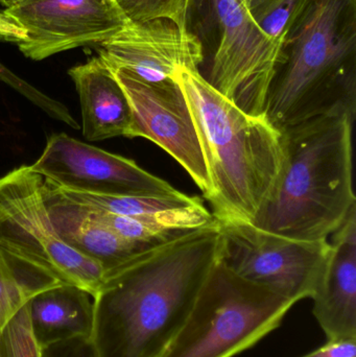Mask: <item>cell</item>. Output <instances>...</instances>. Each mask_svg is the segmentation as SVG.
<instances>
[{"mask_svg":"<svg viewBox=\"0 0 356 357\" xmlns=\"http://www.w3.org/2000/svg\"><path fill=\"white\" fill-rule=\"evenodd\" d=\"M332 254L313 314L327 341L356 340V208L332 234Z\"/></svg>","mask_w":356,"mask_h":357,"instance_id":"13","label":"cell"},{"mask_svg":"<svg viewBox=\"0 0 356 357\" xmlns=\"http://www.w3.org/2000/svg\"><path fill=\"white\" fill-rule=\"evenodd\" d=\"M240 1L245 2V3L247 4V1H248V0H240Z\"/></svg>","mask_w":356,"mask_h":357,"instance_id":"27","label":"cell"},{"mask_svg":"<svg viewBox=\"0 0 356 357\" xmlns=\"http://www.w3.org/2000/svg\"><path fill=\"white\" fill-rule=\"evenodd\" d=\"M41 357H98L89 337H75L41 347Z\"/></svg>","mask_w":356,"mask_h":357,"instance_id":"23","label":"cell"},{"mask_svg":"<svg viewBox=\"0 0 356 357\" xmlns=\"http://www.w3.org/2000/svg\"><path fill=\"white\" fill-rule=\"evenodd\" d=\"M219 226V260L232 272L295 303L315 297L332 254L328 239L298 241L240 220Z\"/></svg>","mask_w":356,"mask_h":357,"instance_id":"7","label":"cell"},{"mask_svg":"<svg viewBox=\"0 0 356 357\" xmlns=\"http://www.w3.org/2000/svg\"><path fill=\"white\" fill-rule=\"evenodd\" d=\"M355 117L328 113L281 130L284 161L255 226L298 241H326L356 208Z\"/></svg>","mask_w":356,"mask_h":357,"instance_id":"2","label":"cell"},{"mask_svg":"<svg viewBox=\"0 0 356 357\" xmlns=\"http://www.w3.org/2000/svg\"><path fill=\"white\" fill-rule=\"evenodd\" d=\"M43 197L50 220L61 238L82 255L100 264L106 275L152 247L121 238L96 220L88 208L67 199L56 185L44 178Z\"/></svg>","mask_w":356,"mask_h":357,"instance_id":"14","label":"cell"},{"mask_svg":"<svg viewBox=\"0 0 356 357\" xmlns=\"http://www.w3.org/2000/svg\"><path fill=\"white\" fill-rule=\"evenodd\" d=\"M26 37L25 29L6 12H0V40L20 43Z\"/></svg>","mask_w":356,"mask_h":357,"instance_id":"25","label":"cell"},{"mask_svg":"<svg viewBox=\"0 0 356 357\" xmlns=\"http://www.w3.org/2000/svg\"><path fill=\"white\" fill-rule=\"evenodd\" d=\"M68 75L79 94L84 137L88 142L127 137L131 107L108 65L94 56L69 69Z\"/></svg>","mask_w":356,"mask_h":357,"instance_id":"15","label":"cell"},{"mask_svg":"<svg viewBox=\"0 0 356 357\" xmlns=\"http://www.w3.org/2000/svg\"><path fill=\"white\" fill-rule=\"evenodd\" d=\"M29 310L40 347L91 333L93 297L79 287L61 284L42 291L29 300Z\"/></svg>","mask_w":356,"mask_h":357,"instance_id":"16","label":"cell"},{"mask_svg":"<svg viewBox=\"0 0 356 357\" xmlns=\"http://www.w3.org/2000/svg\"><path fill=\"white\" fill-rule=\"evenodd\" d=\"M0 79L16 89L19 93L24 96L25 98H29L31 102L37 105L39 108H41L44 112L47 113L52 119L62 121V123H66L73 129H79V123H77L75 117L70 114L68 109L64 105L36 89L35 87L15 75L1 63H0Z\"/></svg>","mask_w":356,"mask_h":357,"instance_id":"22","label":"cell"},{"mask_svg":"<svg viewBox=\"0 0 356 357\" xmlns=\"http://www.w3.org/2000/svg\"><path fill=\"white\" fill-rule=\"evenodd\" d=\"M61 284L52 275L0 248V331L31 298Z\"/></svg>","mask_w":356,"mask_h":357,"instance_id":"17","label":"cell"},{"mask_svg":"<svg viewBox=\"0 0 356 357\" xmlns=\"http://www.w3.org/2000/svg\"><path fill=\"white\" fill-rule=\"evenodd\" d=\"M295 302L217 260L162 357H234L280 326Z\"/></svg>","mask_w":356,"mask_h":357,"instance_id":"5","label":"cell"},{"mask_svg":"<svg viewBox=\"0 0 356 357\" xmlns=\"http://www.w3.org/2000/svg\"><path fill=\"white\" fill-rule=\"evenodd\" d=\"M219 258V226L188 231L106 275L93 296L98 357H162Z\"/></svg>","mask_w":356,"mask_h":357,"instance_id":"1","label":"cell"},{"mask_svg":"<svg viewBox=\"0 0 356 357\" xmlns=\"http://www.w3.org/2000/svg\"><path fill=\"white\" fill-rule=\"evenodd\" d=\"M0 248L93 297L106 272L56 232L43 197V178L31 165L0 177Z\"/></svg>","mask_w":356,"mask_h":357,"instance_id":"6","label":"cell"},{"mask_svg":"<svg viewBox=\"0 0 356 357\" xmlns=\"http://www.w3.org/2000/svg\"><path fill=\"white\" fill-rule=\"evenodd\" d=\"M200 0H115L127 21L165 19L182 29H189L190 16Z\"/></svg>","mask_w":356,"mask_h":357,"instance_id":"19","label":"cell"},{"mask_svg":"<svg viewBox=\"0 0 356 357\" xmlns=\"http://www.w3.org/2000/svg\"><path fill=\"white\" fill-rule=\"evenodd\" d=\"M111 70L131 107L127 137L146 138L160 146L185 169L208 199L212 191L208 169L194 119L178 84L154 85L125 71Z\"/></svg>","mask_w":356,"mask_h":357,"instance_id":"10","label":"cell"},{"mask_svg":"<svg viewBox=\"0 0 356 357\" xmlns=\"http://www.w3.org/2000/svg\"><path fill=\"white\" fill-rule=\"evenodd\" d=\"M219 42L207 81L244 112L265 116L284 40L265 35L240 0H208ZM267 117V116H265Z\"/></svg>","mask_w":356,"mask_h":357,"instance_id":"8","label":"cell"},{"mask_svg":"<svg viewBox=\"0 0 356 357\" xmlns=\"http://www.w3.org/2000/svg\"><path fill=\"white\" fill-rule=\"evenodd\" d=\"M24 1L25 0H0V3L3 4L6 8H12Z\"/></svg>","mask_w":356,"mask_h":357,"instance_id":"26","label":"cell"},{"mask_svg":"<svg viewBox=\"0 0 356 357\" xmlns=\"http://www.w3.org/2000/svg\"><path fill=\"white\" fill-rule=\"evenodd\" d=\"M114 1H115V0H114Z\"/></svg>","mask_w":356,"mask_h":357,"instance_id":"28","label":"cell"},{"mask_svg":"<svg viewBox=\"0 0 356 357\" xmlns=\"http://www.w3.org/2000/svg\"><path fill=\"white\" fill-rule=\"evenodd\" d=\"M202 146L212 191L207 201L219 222H254L284 165L281 132L265 116L238 108L199 70L175 75Z\"/></svg>","mask_w":356,"mask_h":357,"instance_id":"3","label":"cell"},{"mask_svg":"<svg viewBox=\"0 0 356 357\" xmlns=\"http://www.w3.org/2000/svg\"><path fill=\"white\" fill-rule=\"evenodd\" d=\"M33 172L60 188L96 195H167L177 191L135 161L75 139L49 136Z\"/></svg>","mask_w":356,"mask_h":357,"instance_id":"9","label":"cell"},{"mask_svg":"<svg viewBox=\"0 0 356 357\" xmlns=\"http://www.w3.org/2000/svg\"><path fill=\"white\" fill-rule=\"evenodd\" d=\"M356 340L327 341L319 349L302 357H355Z\"/></svg>","mask_w":356,"mask_h":357,"instance_id":"24","label":"cell"},{"mask_svg":"<svg viewBox=\"0 0 356 357\" xmlns=\"http://www.w3.org/2000/svg\"><path fill=\"white\" fill-rule=\"evenodd\" d=\"M305 0H248L251 16L265 35L284 40Z\"/></svg>","mask_w":356,"mask_h":357,"instance_id":"20","label":"cell"},{"mask_svg":"<svg viewBox=\"0 0 356 357\" xmlns=\"http://www.w3.org/2000/svg\"><path fill=\"white\" fill-rule=\"evenodd\" d=\"M58 189L67 199L79 205L85 206L89 209L123 216H140L164 211V210L175 209V208L192 205L201 199L198 197H189L179 190L173 193H167V195L111 197V195L75 192V191L65 190L60 187H58Z\"/></svg>","mask_w":356,"mask_h":357,"instance_id":"18","label":"cell"},{"mask_svg":"<svg viewBox=\"0 0 356 357\" xmlns=\"http://www.w3.org/2000/svg\"><path fill=\"white\" fill-rule=\"evenodd\" d=\"M356 0H305L284 40L265 116L279 131L356 111Z\"/></svg>","mask_w":356,"mask_h":357,"instance_id":"4","label":"cell"},{"mask_svg":"<svg viewBox=\"0 0 356 357\" xmlns=\"http://www.w3.org/2000/svg\"><path fill=\"white\" fill-rule=\"evenodd\" d=\"M29 302L0 331V357H41V347L31 329Z\"/></svg>","mask_w":356,"mask_h":357,"instance_id":"21","label":"cell"},{"mask_svg":"<svg viewBox=\"0 0 356 357\" xmlns=\"http://www.w3.org/2000/svg\"><path fill=\"white\" fill-rule=\"evenodd\" d=\"M98 56L110 69L123 70L154 85L175 82L183 69L199 70L204 50L198 36L165 19L134 22L98 45Z\"/></svg>","mask_w":356,"mask_h":357,"instance_id":"12","label":"cell"},{"mask_svg":"<svg viewBox=\"0 0 356 357\" xmlns=\"http://www.w3.org/2000/svg\"><path fill=\"white\" fill-rule=\"evenodd\" d=\"M4 12L26 31L19 50L33 61L100 45L127 21L114 0H25Z\"/></svg>","mask_w":356,"mask_h":357,"instance_id":"11","label":"cell"}]
</instances>
